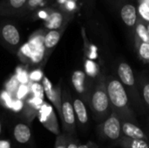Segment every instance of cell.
I'll list each match as a JSON object with an SVG mask.
<instances>
[{
	"mask_svg": "<svg viewBox=\"0 0 149 148\" xmlns=\"http://www.w3.org/2000/svg\"><path fill=\"white\" fill-rule=\"evenodd\" d=\"M85 73L87 77L92 79H98L100 77V65L95 63L93 60H91L89 58L85 59Z\"/></svg>",
	"mask_w": 149,
	"mask_h": 148,
	"instance_id": "22",
	"label": "cell"
},
{
	"mask_svg": "<svg viewBox=\"0 0 149 148\" xmlns=\"http://www.w3.org/2000/svg\"><path fill=\"white\" fill-rule=\"evenodd\" d=\"M12 95L10 94L8 92L6 91H3L0 94V99L1 100L3 101V103L4 104L5 106H7L8 108H10L11 106H12V103H13V99H12Z\"/></svg>",
	"mask_w": 149,
	"mask_h": 148,
	"instance_id": "31",
	"label": "cell"
},
{
	"mask_svg": "<svg viewBox=\"0 0 149 148\" xmlns=\"http://www.w3.org/2000/svg\"><path fill=\"white\" fill-rule=\"evenodd\" d=\"M117 73H118L119 80L125 87L127 94L130 96L134 105H136L138 107H141L142 106L141 99L140 96V92L135 85L134 72L131 66L129 65V64L126 62H120L117 68Z\"/></svg>",
	"mask_w": 149,
	"mask_h": 148,
	"instance_id": "3",
	"label": "cell"
},
{
	"mask_svg": "<svg viewBox=\"0 0 149 148\" xmlns=\"http://www.w3.org/2000/svg\"><path fill=\"white\" fill-rule=\"evenodd\" d=\"M46 30H38L35 31L29 38L28 44L31 48V58L30 62L32 65H38L43 62L45 59V47H44V38Z\"/></svg>",
	"mask_w": 149,
	"mask_h": 148,
	"instance_id": "7",
	"label": "cell"
},
{
	"mask_svg": "<svg viewBox=\"0 0 149 148\" xmlns=\"http://www.w3.org/2000/svg\"><path fill=\"white\" fill-rule=\"evenodd\" d=\"M79 142L78 140L73 138L71 134H66V147L67 148H79Z\"/></svg>",
	"mask_w": 149,
	"mask_h": 148,
	"instance_id": "33",
	"label": "cell"
},
{
	"mask_svg": "<svg viewBox=\"0 0 149 148\" xmlns=\"http://www.w3.org/2000/svg\"><path fill=\"white\" fill-rule=\"evenodd\" d=\"M106 76L100 74L97 79L96 85L92 89L88 104L99 121H104L111 113V106L107 91Z\"/></svg>",
	"mask_w": 149,
	"mask_h": 148,
	"instance_id": "2",
	"label": "cell"
},
{
	"mask_svg": "<svg viewBox=\"0 0 149 148\" xmlns=\"http://www.w3.org/2000/svg\"><path fill=\"white\" fill-rule=\"evenodd\" d=\"M138 13L141 16V20L146 21L147 23H149V5L147 4L146 3L141 2L140 3V5L138 6V10H137Z\"/></svg>",
	"mask_w": 149,
	"mask_h": 148,
	"instance_id": "28",
	"label": "cell"
},
{
	"mask_svg": "<svg viewBox=\"0 0 149 148\" xmlns=\"http://www.w3.org/2000/svg\"><path fill=\"white\" fill-rule=\"evenodd\" d=\"M2 133V124H1V121H0V134Z\"/></svg>",
	"mask_w": 149,
	"mask_h": 148,
	"instance_id": "37",
	"label": "cell"
},
{
	"mask_svg": "<svg viewBox=\"0 0 149 148\" xmlns=\"http://www.w3.org/2000/svg\"><path fill=\"white\" fill-rule=\"evenodd\" d=\"M43 77H44V73L40 69L33 70L31 72L29 73L30 82H37V83H38L39 81H42Z\"/></svg>",
	"mask_w": 149,
	"mask_h": 148,
	"instance_id": "30",
	"label": "cell"
},
{
	"mask_svg": "<svg viewBox=\"0 0 149 148\" xmlns=\"http://www.w3.org/2000/svg\"><path fill=\"white\" fill-rule=\"evenodd\" d=\"M30 90H31V92L32 93L33 97L44 100L45 92H44V88L42 86V84H39L37 82H31Z\"/></svg>",
	"mask_w": 149,
	"mask_h": 148,
	"instance_id": "24",
	"label": "cell"
},
{
	"mask_svg": "<svg viewBox=\"0 0 149 148\" xmlns=\"http://www.w3.org/2000/svg\"><path fill=\"white\" fill-rule=\"evenodd\" d=\"M24 107V103L23 100H19V99H15L13 100V103H12V106L10 107V109L14 112H20L23 108Z\"/></svg>",
	"mask_w": 149,
	"mask_h": 148,
	"instance_id": "34",
	"label": "cell"
},
{
	"mask_svg": "<svg viewBox=\"0 0 149 148\" xmlns=\"http://www.w3.org/2000/svg\"><path fill=\"white\" fill-rule=\"evenodd\" d=\"M0 38L6 45L11 48H17L21 41L17 27L10 22H3L0 24Z\"/></svg>",
	"mask_w": 149,
	"mask_h": 148,
	"instance_id": "9",
	"label": "cell"
},
{
	"mask_svg": "<svg viewBox=\"0 0 149 148\" xmlns=\"http://www.w3.org/2000/svg\"><path fill=\"white\" fill-rule=\"evenodd\" d=\"M106 84L111 110L119 115L121 121H130L137 124L136 116L130 106L128 94L119 79L108 76L106 78Z\"/></svg>",
	"mask_w": 149,
	"mask_h": 148,
	"instance_id": "1",
	"label": "cell"
},
{
	"mask_svg": "<svg viewBox=\"0 0 149 148\" xmlns=\"http://www.w3.org/2000/svg\"><path fill=\"white\" fill-rule=\"evenodd\" d=\"M118 144L122 148H149L147 141L143 140H135L121 136L118 140Z\"/></svg>",
	"mask_w": 149,
	"mask_h": 148,
	"instance_id": "19",
	"label": "cell"
},
{
	"mask_svg": "<svg viewBox=\"0 0 149 148\" xmlns=\"http://www.w3.org/2000/svg\"><path fill=\"white\" fill-rule=\"evenodd\" d=\"M55 148H67L66 147V134H58L57 136Z\"/></svg>",
	"mask_w": 149,
	"mask_h": 148,
	"instance_id": "32",
	"label": "cell"
},
{
	"mask_svg": "<svg viewBox=\"0 0 149 148\" xmlns=\"http://www.w3.org/2000/svg\"><path fill=\"white\" fill-rule=\"evenodd\" d=\"M147 28H148V33H149V23L147 24Z\"/></svg>",
	"mask_w": 149,
	"mask_h": 148,
	"instance_id": "38",
	"label": "cell"
},
{
	"mask_svg": "<svg viewBox=\"0 0 149 148\" xmlns=\"http://www.w3.org/2000/svg\"><path fill=\"white\" fill-rule=\"evenodd\" d=\"M17 79L18 80L20 85H28L30 84V79H29V73L25 69H23L22 67H18L16 70V74H15Z\"/></svg>",
	"mask_w": 149,
	"mask_h": 148,
	"instance_id": "25",
	"label": "cell"
},
{
	"mask_svg": "<svg viewBox=\"0 0 149 148\" xmlns=\"http://www.w3.org/2000/svg\"><path fill=\"white\" fill-rule=\"evenodd\" d=\"M47 17L44 21V26L46 31L67 28L68 24L74 17V16L66 14L62 10L49 5H47Z\"/></svg>",
	"mask_w": 149,
	"mask_h": 148,
	"instance_id": "6",
	"label": "cell"
},
{
	"mask_svg": "<svg viewBox=\"0 0 149 148\" xmlns=\"http://www.w3.org/2000/svg\"><path fill=\"white\" fill-rule=\"evenodd\" d=\"M15 140L21 144H25L31 140V129L24 123H18L15 126L13 130Z\"/></svg>",
	"mask_w": 149,
	"mask_h": 148,
	"instance_id": "18",
	"label": "cell"
},
{
	"mask_svg": "<svg viewBox=\"0 0 149 148\" xmlns=\"http://www.w3.org/2000/svg\"><path fill=\"white\" fill-rule=\"evenodd\" d=\"M121 132L123 136H126L127 138L135 139V140H143L145 141L148 140L144 131L141 127H139L137 124L130 121L121 122Z\"/></svg>",
	"mask_w": 149,
	"mask_h": 148,
	"instance_id": "15",
	"label": "cell"
},
{
	"mask_svg": "<svg viewBox=\"0 0 149 148\" xmlns=\"http://www.w3.org/2000/svg\"><path fill=\"white\" fill-rule=\"evenodd\" d=\"M72 84L75 91L83 98V99L88 103L92 87L89 85V81L85 72L81 70L74 71L72 75Z\"/></svg>",
	"mask_w": 149,
	"mask_h": 148,
	"instance_id": "10",
	"label": "cell"
},
{
	"mask_svg": "<svg viewBox=\"0 0 149 148\" xmlns=\"http://www.w3.org/2000/svg\"><path fill=\"white\" fill-rule=\"evenodd\" d=\"M86 0H51L49 6L57 8L63 12L75 16L76 12L80 9V4Z\"/></svg>",
	"mask_w": 149,
	"mask_h": 148,
	"instance_id": "14",
	"label": "cell"
},
{
	"mask_svg": "<svg viewBox=\"0 0 149 148\" xmlns=\"http://www.w3.org/2000/svg\"><path fill=\"white\" fill-rule=\"evenodd\" d=\"M42 86L44 88L45 95L51 101V103L54 106V107L57 110V113H58V115L60 117V115H61V96H62L60 85H57L56 87L53 86L51 80L47 77L44 76L43 79H42Z\"/></svg>",
	"mask_w": 149,
	"mask_h": 148,
	"instance_id": "11",
	"label": "cell"
},
{
	"mask_svg": "<svg viewBox=\"0 0 149 148\" xmlns=\"http://www.w3.org/2000/svg\"><path fill=\"white\" fill-rule=\"evenodd\" d=\"M141 89L142 92V98L145 103L149 106V81L147 79L141 80Z\"/></svg>",
	"mask_w": 149,
	"mask_h": 148,
	"instance_id": "29",
	"label": "cell"
},
{
	"mask_svg": "<svg viewBox=\"0 0 149 148\" xmlns=\"http://www.w3.org/2000/svg\"><path fill=\"white\" fill-rule=\"evenodd\" d=\"M60 119L62 120L64 129L67 133V134L73 135L76 129V116L71 94L67 90H64V92H62Z\"/></svg>",
	"mask_w": 149,
	"mask_h": 148,
	"instance_id": "4",
	"label": "cell"
},
{
	"mask_svg": "<svg viewBox=\"0 0 149 148\" xmlns=\"http://www.w3.org/2000/svg\"><path fill=\"white\" fill-rule=\"evenodd\" d=\"M37 116L40 121V123L50 132L56 134L57 136L60 134V130L58 123V119L56 113L54 112L53 107L44 102L42 106L38 111Z\"/></svg>",
	"mask_w": 149,
	"mask_h": 148,
	"instance_id": "8",
	"label": "cell"
},
{
	"mask_svg": "<svg viewBox=\"0 0 149 148\" xmlns=\"http://www.w3.org/2000/svg\"><path fill=\"white\" fill-rule=\"evenodd\" d=\"M72 105L79 123L83 126H86L88 123V113L85 102L79 98H75L72 100Z\"/></svg>",
	"mask_w": 149,
	"mask_h": 148,
	"instance_id": "17",
	"label": "cell"
},
{
	"mask_svg": "<svg viewBox=\"0 0 149 148\" xmlns=\"http://www.w3.org/2000/svg\"><path fill=\"white\" fill-rule=\"evenodd\" d=\"M79 148H100L98 147L97 144H95L94 142L93 141H88L87 143L86 144H83V145H79Z\"/></svg>",
	"mask_w": 149,
	"mask_h": 148,
	"instance_id": "35",
	"label": "cell"
},
{
	"mask_svg": "<svg viewBox=\"0 0 149 148\" xmlns=\"http://www.w3.org/2000/svg\"><path fill=\"white\" fill-rule=\"evenodd\" d=\"M66 28H62L58 30L46 31L44 38V47H45V61L50 57L51 53L53 51L54 48L58 44L62 35L64 34Z\"/></svg>",
	"mask_w": 149,
	"mask_h": 148,
	"instance_id": "13",
	"label": "cell"
},
{
	"mask_svg": "<svg viewBox=\"0 0 149 148\" xmlns=\"http://www.w3.org/2000/svg\"><path fill=\"white\" fill-rule=\"evenodd\" d=\"M18 86H19V82H18V80L17 79L16 76L14 75V76H12V77L9 79V81H8V82L6 83V85H5L6 92H8L10 94H11L12 96L15 97V93H16V92H17Z\"/></svg>",
	"mask_w": 149,
	"mask_h": 148,
	"instance_id": "26",
	"label": "cell"
},
{
	"mask_svg": "<svg viewBox=\"0 0 149 148\" xmlns=\"http://www.w3.org/2000/svg\"><path fill=\"white\" fill-rule=\"evenodd\" d=\"M134 38L141 42L149 43V33L147 24L141 19H138L134 28Z\"/></svg>",
	"mask_w": 149,
	"mask_h": 148,
	"instance_id": "20",
	"label": "cell"
},
{
	"mask_svg": "<svg viewBox=\"0 0 149 148\" xmlns=\"http://www.w3.org/2000/svg\"><path fill=\"white\" fill-rule=\"evenodd\" d=\"M120 15L124 24L127 27H130V28L134 27L139 19L137 8L133 3H130L124 4L120 8Z\"/></svg>",
	"mask_w": 149,
	"mask_h": 148,
	"instance_id": "16",
	"label": "cell"
},
{
	"mask_svg": "<svg viewBox=\"0 0 149 148\" xmlns=\"http://www.w3.org/2000/svg\"><path fill=\"white\" fill-rule=\"evenodd\" d=\"M28 0H1L0 17H21Z\"/></svg>",
	"mask_w": 149,
	"mask_h": 148,
	"instance_id": "12",
	"label": "cell"
},
{
	"mask_svg": "<svg viewBox=\"0 0 149 148\" xmlns=\"http://www.w3.org/2000/svg\"><path fill=\"white\" fill-rule=\"evenodd\" d=\"M135 48L139 58L144 63L149 64V43L135 39Z\"/></svg>",
	"mask_w": 149,
	"mask_h": 148,
	"instance_id": "23",
	"label": "cell"
},
{
	"mask_svg": "<svg viewBox=\"0 0 149 148\" xmlns=\"http://www.w3.org/2000/svg\"><path fill=\"white\" fill-rule=\"evenodd\" d=\"M30 92H31V90H30V86L28 85H19V86L15 93V99H19V100H24L29 95Z\"/></svg>",
	"mask_w": 149,
	"mask_h": 148,
	"instance_id": "27",
	"label": "cell"
},
{
	"mask_svg": "<svg viewBox=\"0 0 149 148\" xmlns=\"http://www.w3.org/2000/svg\"><path fill=\"white\" fill-rule=\"evenodd\" d=\"M0 148H10V144L7 140H0Z\"/></svg>",
	"mask_w": 149,
	"mask_h": 148,
	"instance_id": "36",
	"label": "cell"
},
{
	"mask_svg": "<svg viewBox=\"0 0 149 148\" xmlns=\"http://www.w3.org/2000/svg\"><path fill=\"white\" fill-rule=\"evenodd\" d=\"M121 122L119 115L112 111L110 115L99 126L100 134L105 139L118 141L122 134Z\"/></svg>",
	"mask_w": 149,
	"mask_h": 148,
	"instance_id": "5",
	"label": "cell"
},
{
	"mask_svg": "<svg viewBox=\"0 0 149 148\" xmlns=\"http://www.w3.org/2000/svg\"><path fill=\"white\" fill-rule=\"evenodd\" d=\"M51 0H28L26 6L24 8V10L23 11L21 17H24L26 15H28L29 13L34 12L37 10L47 6L49 4Z\"/></svg>",
	"mask_w": 149,
	"mask_h": 148,
	"instance_id": "21",
	"label": "cell"
}]
</instances>
